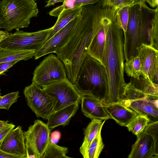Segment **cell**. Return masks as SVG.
Instances as JSON below:
<instances>
[{
	"instance_id": "1",
	"label": "cell",
	"mask_w": 158,
	"mask_h": 158,
	"mask_svg": "<svg viewBox=\"0 0 158 158\" xmlns=\"http://www.w3.org/2000/svg\"><path fill=\"white\" fill-rule=\"evenodd\" d=\"M144 0L130 6L129 18L126 31L123 33V51L126 61L137 56V48L143 44L158 48V6L149 7Z\"/></svg>"
},
{
	"instance_id": "2",
	"label": "cell",
	"mask_w": 158,
	"mask_h": 158,
	"mask_svg": "<svg viewBox=\"0 0 158 158\" xmlns=\"http://www.w3.org/2000/svg\"><path fill=\"white\" fill-rule=\"evenodd\" d=\"M123 44V31L114 15L106 29L103 61L108 80L109 94L104 106L121 102L123 94L126 83L124 74Z\"/></svg>"
},
{
	"instance_id": "3",
	"label": "cell",
	"mask_w": 158,
	"mask_h": 158,
	"mask_svg": "<svg viewBox=\"0 0 158 158\" xmlns=\"http://www.w3.org/2000/svg\"><path fill=\"white\" fill-rule=\"evenodd\" d=\"M73 85L81 96L94 97L103 105L108 98L109 85L105 68L88 54L81 65Z\"/></svg>"
},
{
	"instance_id": "4",
	"label": "cell",
	"mask_w": 158,
	"mask_h": 158,
	"mask_svg": "<svg viewBox=\"0 0 158 158\" xmlns=\"http://www.w3.org/2000/svg\"><path fill=\"white\" fill-rule=\"evenodd\" d=\"M87 19L85 30L77 47L66 73L68 79L74 85L79 68L86 55L93 37L105 20L114 10L103 2L87 5Z\"/></svg>"
},
{
	"instance_id": "5",
	"label": "cell",
	"mask_w": 158,
	"mask_h": 158,
	"mask_svg": "<svg viewBox=\"0 0 158 158\" xmlns=\"http://www.w3.org/2000/svg\"><path fill=\"white\" fill-rule=\"evenodd\" d=\"M39 11L35 0L0 1V29L10 31L27 27Z\"/></svg>"
},
{
	"instance_id": "6",
	"label": "cell",
	"mask_w": 158,
	"mask_h": 158,
	"mask_svg": "<svg viewBox=\"0 0 158 158\" xmlns=\"http://www.w3.org/2000/svg\"><path fill=\"white\" fill-rule=\"evenodd\" d=\"M121 102L138 114L148 117L150 122L158 121V97L146 94L130 82L125 85Z\"/></svg>"
},
{
	"instance_id": "7",
	"label": "cell",
	"mask_w": 158,
	"mask_h": 158,
	"mask_svg": "<svg viewBox=\"0 0 158 158\" xmlns=\"http://www.w3.org/2000/svg\"><path fill=\"white\" fill-rule=\"evenodd\" d=\"M51 27L33 32L17 30L0 42V49L14 50H39L42 46Z\"/></svg>"
},
{
	"instance_id": "8",
	"label": "cell",
	"mask_w": 158,
	"mask_h": 158,
	"mask_svg": "<svg viewBox=\"0 0 158 158\" xmlns=\"http://www.w3.org/2000/svg\"><path fill=\"white\" fill-rule=\"evenodd\" d=\"M50 97L54 111L71 105L79 103L82 96L66 77L42 87Z\"/></svg>"
},
{
	"instance_id": "9",
	"label": "cell",
	"mask_w": 158,
	"mask_h": 158,
	"mask_svg": "<svg viewBox=\"0 0 158 158\" xmlns=\"http://www.w3.org/2000/svg\"><path fill=\"white\" fill-rule=\"evenodd\" d=\"M67 77L64 66L60 59L52 53L37 66L32 79L40 87L62 80Z\"/></svg>"
},
{
	"instance_id": "10",
	"label": "cell",
	"mask_w": 158,
	"mask_h": 158,
	"mask_svg": "<svg viewBox=\"0 0 158 158\" xmlns=\"http://www.w3.org/2000/svg\"><path fill=\"white\" fill-rule=\"evenodd\" d=\"M23 94L28 106L37 117L47 119L55 111L48 95L35 83L26 86Z\"/></svg>"
},
{
	"instance_id": "11",
	"label": "cell",
	"mask_w": 158,
	"mask_h": 158,
	"mask_svg": "<svg viewBox=\"0 0 158 158\" xmlns=\"http://www.w3.org/2000/svg\"><path fill=\"white\" fill-rule=\"evenodd\" d=\"M50 130L47 124L35 120L24 132L26 147L31 149L38 158H41L50 142Z\"/></svg>"
},
{
	"instance_id": "12",
	"label": "cell",
	"mask_w": 158,
	"mask_h": 158,
	"mask_svg": "<svg viewBox=\"0 0 158 158\" xmlns=\"http://www.w3.org/2000/svg\"><path fill=\"white\" fill-rule=\"evenodd\" d=\"M143 77L158 84V50L151 45L143 44L137 48Z\"/></svg>"
},
{
	"instance_id": "13",
	"label": "cell",
	"mask_w": 158,
	"mask_h": 158,
	"mask_svg": "<svg viewBox=\"0 0 158 158\" xmlns=\"http://www.w3.org/2000/svg\"><path fill=\"white\" fill-rule=\"evenodd\" d=\"M80 15L70 22L51 38L46 41L42 47L36 51L35 60L47 54L55 53L68 41L74 31Z\"/></svg>"
},
{
	"instance_id": "14",
	"label": "cell",
	"mask_w": 158,
	"mask_h": 158,
	"mask_svg": "<svg viewBox=\"0 0 158 158\" xmlns=\"http://www.w3.org/2000/svg\"><path fill=\"white\" fill-rule=\"evenodd\" d=\"M0 149L19 158H26L25 138L21 126L14 128L7 135L1 143Z\"/></svg>"
},
{
	"instance_id": "15",
	"label": "cell",
	"mask_w": 158,
	"mask_h": 158,
	"mask_svg": "<svg viewBox=\"0 0 158 158\" xmlns=\"http://www.w3.org/2000/svg\"><path fill=\"white\" fill-rule=\"evenodd\" d=\"M81 110L84 115L92 119L107 120L110 118L102 102L98 99L89 96H82L81 99Z\"/></svg>"
},
{
	"instance_id": "16",
	"label": "cell",
	"mask_w": 158,
	"mask_h": 158,
	"mask_svg": "<svg viewBox=\"0 0 158 158\" xmlns=\"http://www.w3.org/2000/svg\"><path fill=\"white\" fill-rule=\"evenodd\" d=\"M129 158H156L154 152V142L152 137L144 131L136 136Z\"/></svg>"
},
{
	"instance_id": "17",
	"label": "cell",
	"mask_w": 158,
	"mask_h": 158,
	"mask_svg": "<svg viewBox=\"0 0 158 158\" xmlns=\"http://www.w3.org/2000/svg\"><path fill=\"white\" fill-rule=\"evenodd\" d=\"M115 11L110 15L102 24L92 40L88 49V54L98 60L104 66L103 56L105 43L106 29L107 25L114 18Z\"/></svg>"
},
{
	"instance_id": "18",
	"label": "cell",
	"mask_w": 158,
	"mask_h": 158,
	"mask_svg": "<svg viewBox=\"0 0 158 158\" xmlns=\"http://www.w3.org/2000/svg\"><path fill=\"white\" fill-rule=\"evenodd\" d=\"M110 116L118 125L126 127L138 114L135 111L128 107L121 102H116L104 106Z\"/></svg>"
},
{
	"instance_id": "19",
	"label": "cell",
	"mask_w": 158,
	"mask_h": 158,
	"mask_svg": "<svg viewBox=\"0 0 158 158\" xmlns=\"http://www.w3.org/2000/svg\"><path fill=\"white\" fill-rule=\"evenodd\" d=\"M79 103L73 104L55 111L47 118V124L50 129L68 125L71 118L78 110Z\"/></svg>"
},
{
	"instance_id": "20",
	"label": "cell",
	"mask_w": 158,
	"mask_h": 158,
	"mask_svg": "<svg viewBox=\"0 0 158 158\" xmlns=\"http://www.w3.org/2000/svg\"><path fill=\"white\" fill-rule=\"evenodd\" d=\"M82 6L63 9L58 15L54 25L51 27L45 42L51 38L59 31L64 27L70 22L81 14Z\"/></svg>"
},
{
	"instance_id": "21",
	"label": "cell",
	"mask_w": 158,
	"mask_h": 158,
	"mask_svg": "<svg viewBox=\"0 0 158 158\" xmlns=\"http://www.w3.org/2000/svg\"><path fill=\"white\" fill-rule=\"evenodd\" d=\"M98 119H92L86 128L83 142L80 148V151L84 158L87 151L92 141L99 130L102 129L105 121Z\"/></svg>"
},
{
	"instance_id": "22",
	"label": "cell",
	"mask_w": 158,
	"mask_h": 158,
	"mask_svg": "<svg viewBox=\"0 0 158 158\" xmlns=\"http://www.w3.org/2000/svg\"><path fill=\"white\" fill-rule=\"evenodd\" d=\"M36 51L34 50H14L0 49V63L15 61H25L35 56Z\"/></svg>"
},
{
	"instance_id": "23",
	"label": "cell",
	"mask_w": 158,
	"mask_h": 158,
	"mask_svg": "<svg viewBox=\"0 0 158 158\" xmlns=\"http://www.w3.org/2000/svg\"><path fill=\"white\" fill-rule=\"evenodd\" d=\"M104 0H65L63 4L51 10L50 15L57 17L63 9L78 7L84 5L94 4L103 1Z\"/></svg>"
},
{
	"instance_id": "24",
	"label": "cell",
	"mask_w": 158,
	"mask_h": 158,
	"mask_svg": "<svg viewBox=\"0 0 158 158\" xmlns=\"http://www.w3.org/2000/svg\"><path fill=\"white\" fill-rule=\"evenodd\" d=\"M124 71L131 78L139 79L143 75L141 64L138 56L130 58L124 64Z\"/></svg>"
},
{
	"instance_id": "25",
	"label": "cell",
	"mask_w": 158,
	"mask_h": 158,
	"mask_svg": "<svg viewBox=\"0 0 158 158\" xmlns=\"http://www.w3.org/2000/svg\"><path fill=\"white\" fill-rule=\"evenodd\" d=\"M150 123L147 116L138 114L126 126L129 131L136 136L143 132Z\"/></svg>"
},
{
	"instance_id": "26",
	"label": "cell",
	"mask_w": 158,
	"mask_h": 158,
	"mask_svg": "<svg viewBox=\"0 0 158 158\" xmlns=\"http://www.w3.org/2000/svg\"><path fill=\"white\" fill-rule=\"evenodd\" d=\"M68 152L67 148L59 146L50 141L41 158H70L66 155Z\"/></svg>"
},
{
	"instance_id": "27",
	"label": "cell",
	"mask_w": 158,
	"mask_h": 158,
	"mask_svg": "<svg viewBox=\"0 0 158 158\" xmlns=\"http://www.w3.org/2000/svg\"><path fill=\"white\" fill-rule=\"evenodd\" d=\"M101 129L89 146L84 158H98L103 149Z\"/></svg>"
},
{
	"instance_id": "28",
	"label": "cell",
	"mask_w": 158,
	"mask_h": 158,
	"mask_svg": "<svg viewBox=\"0 0 158 158\" xmlns=\"http://www.w3.org/2000/svg\"><path fill=\"white\" fill-rule=\"evenodd\" d=\"M129 6H127L115 10V18L116 21L122 29L123 33L127 31L129 18Z\"/></svg>"
},
{
	"instance_id": "29",
	"label": "cell",
	"mask_w": 158,
	"mask_h": 158,
	"mask_svg": "<svg viewBox=\"0 0 158 158\" xmlns=\"http://www.w3.org/2000/svg\"><path fill=\"white\" fill-rule=\"evenodd\" d=\"M144 131L151 135L154 142V154L158 158V121L150 122Z\"/></svg>"
},
{
	"instance_id": "30",
	"label": "cell",
	"mask_w": 158,
	"mask_h": 158,
	"mask_svg": "<svg viewBox=\"0 0 158 158\" xmlns=\"http://www.w3.org/2000/svg\"><path fill=\"white\" fill-rule=\"evenodd\" d=\"M19 91L8 94L4 96H0V109L8 110L11 106L16 102L19 97Z\"/></svg>"
},
{
	"instance_id": "31",
	"label": "cell",
	"mask_w": 158,
	"mask_h": 158,
	"mask_svg": "<svg viewBox=\"0 0 158 158\" xmlns=\"http://www.w3.org/2000/svg\"><path fill=\"white\" fill-rule=\"evenodd\" d=\"M103 3L104 5L115 10L126 6H130L133 4L131 0H104Z\"/></svg>"
},
{
	"instance_id": "32",
	"label": "cell",
	"mask_w": 158,
	"mask_h": 158,
	"mask_svg": "<svg viewBox=\"0 0 158 158\" xmlns=\"http://www.w3.org/2000/svg\"><path fill=\"white\" fill-rule=\"evenodd\" d=\"M15 127L14 124L9 123L8 125L0 129V146L4 138Z\"/></svg>"
},
{
	"instance_id": "33",
	"label": "cell",
	"mask_w": 158,
	"mask_h": 158,
	"mask_svg": "<svg viewBox=\"0 0 158 158\" xmlns=\"http://www.w3.org/2000/svg\"><path fill=\"white\" fill-rule=\"evenodd\" d=\"M19 61L16 60L10 62L0 63V76L3 74L7 70L13 66Z\"/></svg>"
},
{
	"instance_id": "34",
	"label": "cell",
	"mask_w": 158,
	"mask_h": 158,
	"mask_svg": "<svg viewBox=\"0 0 158 158\" xmlns=\"http://www.w3.org/2000/svg\"><path fill=\"white\" fill-rule=\"evenodd\" d=\"M0 158H19V157L8 153L0 149Z\"/></svg>"
},
{
	"instance_id": "35",
	"label": "cell",
	"mask_w": 158,
	"mask_h": 158,
	"mask_svg": "<svg viewBox=\"0 0 158 158\" xmlns=\"http://www.w3.org/2000/svg\"><path fill=\"white\" fill-rule=\"evenodd\" d=\"M60 136V133L58 131H55L52 133L50 137V140L51 142L54 140L58 141Z\"/></svg>"
},
{
	"instance_id": "36",
	"label": "cell",
	"mask_w": 158,
	"mask_h": 158,
	"mask_svg": "<svg viewBox=\"0 0 158 158\" xmlns=\"http://www.w3.org/2000/svg\"><path fill=\"white\" fill-rule=\"evenodd\" d=\"M10 33L6 31L0 30V42L8 36Z\"/></svg>"
},
{
	"instance_id": "37",
	"label": "cell",
	"mask_w": 158,
	"mask_h": 158,
	"mask_svg": "<svg viewBox=\"0 0 158 158\" xmlns=\"http://www.w3.org/2000/svg\"><path fill=\"white\" fill-rule=\"evenodd\" d=\"M145 2L148 3L150 6L154 8L158 6V0H144Z\"/></svg>"
},
{
	"instance_id": "38",
	"label": "cell",
	"mask_w": 158,
	"mask_h": 158,
	"mask_svg": "<svg viewBox=\"0 0 158 158\" xmlns=\"http://www.w3.org/2000/svg\"><path fill=\"white\" fill-rule=\"evenodd\" d=\"M65 0H49L47 2V4L45 6V7H49L50 6L53 5L57 2H61L63 3Z\"/></svg>"
},
{
	"instance_id": "39",
	"label": "cell",
	"mask_w": 158,
	"mask_h": 158,
	"mask_svg": "<svg viewBox=\"0 0 158 158\" xmlns=\"http://www.w3.org/2000/svg\"><path fill=\"white\" fill-rule=\"evenodd\" d=\"M9 123L8 121H0V129L8 125Z\"/></svg>"
},
{
	"instance_id": "40",
	"label": "cell",
	"mask_w": 158,
	"mask_h": 158,
	"mask_svg": "<svg viewBox=\"0 0 158 158\" xmlns=\"http://www.w3.org/2000/svg\"><path fill=\"white\" fill-rule=\"evenodd\" d=\"M133 2V3L138 1L139 0H131Z\"/></svg>"
},
{
	"instance_id": "41",
	"label": "cell",
	"mask_w": 158,
	"mask_h": 158,
	"mask_svg": "<svg viewBox=\"0 0 158 158\" xmlns=\"http://www.w3.org/2000/svg\"><path fill=\"white\" fill-rule=\"evenodd\" d=\"M0 91H1V90H0V94H1V93H0Z\"/></svg>"
},
{
	"instance_id": "42",
	"label": "cell",
	"mask_w": 158,
	"mask_h": 158,
	"mask_svg": "<svg viewBox=\"0 0 158 158\" xmlns=\"http://www.w3.org/2000/svg\"><path fill=\"white\" fill-rule=\"evenodd\" d=\"M35 1L36 0H35Z\"/></svg>"
}]
</instances>
